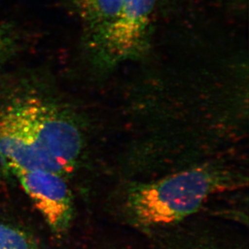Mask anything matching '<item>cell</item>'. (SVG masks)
<instances>
[{"label": "cell", "mask_w": 249, "mask_h": 249, "mask_svg": "<svg viewBox=\"0 0 249 249\" xmlns=\"http://www.w3.org/2000/svg\"><path fill=\"white\" fill-rule=\"evenodd\" d=\"M51 83L26 73L0 88V165L12 174L40 169L68 178L82 160L83 124Z\"/></svg>", "instance_id": "6da1fadb"}, {"label": "cell", "mask_w": 249, "mask_h": 249, "mask_svg": "<svg viewBox=\"0 0 249 249\" xmlns=\"http://www.w3.org/2000/svg\"><path fill=\"white\" fill-rule=\"evenodd\" d=\"M247 185V173L230 158L198 160L158 178L126 181L115 195V211L125 223L150 232L186 221L214 195Z\"/></svg>", "instance_id": "7a4b0ae2"}, {"label": "cell", "mask_w": 249, "mask_h": 249, "mask_svg": "<svg viewBox=\"0 0 249 249\" xmlns=\"http://www.w3.org/2000/svg\"><path fill=\"white\" fill-rule=\"evenodd\" d=\"M156 4L157 0H124L109 21L83 35L85 54L95 72L107 73L146 54Z\"/></svg>", "instance_id": "3957f363"}, {"label": "cell", "mask_w": 249, "mask_h": 249, "mask_svg": "<svg viewBox=\"0 0 249 249\" xmlns=\"http://www.w3.org/2000/svg\"><path fill=\"white\" fill-rule=\"evenodd\" d=\"M12 175L51 231L63 235L74 213L73 194L66 177L45 169H20Z\"/></svg>", "instance_id": "277c9868"}, {"label": "cell", "mask_w": 249, "mask_h": 249, "mask_svg": "<svg viewBox=\"0 0 249 249\" xmlns=\"http://www.w3.org/2000/svg\"><path fill=\"white\" fill-rule=\"evenodd\" d=\"M150 232L163 249H236L223 245V240L211 231L184 225L183 222Z\"/></svg>", "instance_id": "5b68a950"}, {"label": "cell", "mask_w": 249, "mask_h": 249, "mask_svg": "<svg viewBox=\"0 0 249 249\" xmlns=\"http://www.w3.org/2000/svg\"><path fill=\"white\" fill-rule=\"evenodd\" d=\"M79 19L84 35L96 30L116 15L124 0H66Z\"/></svg>", "instance_id": "8992f818"}, {"label": "cell", "mask_w": 249, "mask_h": 249, "mask_svg": "<svg viewBox=\"0 0 249 249\" xmlns=\"http://www.w3.org/2000/svg\"><path fill=\"white\" fill-rule=\"evenodd\" d=\"M23 38L17 27L0 21V77L23 46Z\"/></svg>", "instance_id": "52a82bcc"}, {"label": "cell", "mask_w": 249, "mask_h": 249, "mask_svg": "<svg viewBox=\"0 0 249 249\" xmlns=\"http://www.w3.org/2000/svg\"><path fill=\"white\" fill-rule=\"evenodd\" d=\"M0 249H39L37 244L24 231L0 223Z\"/></svg>", "instance_id": "ba28073f"}]
</instances>
